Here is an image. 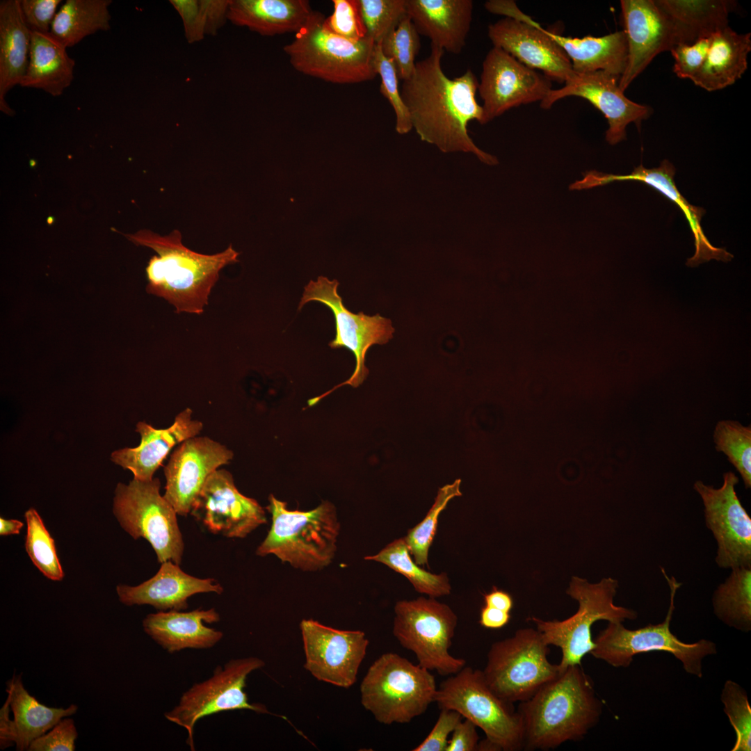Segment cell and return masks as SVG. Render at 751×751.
I'll return each mask as SVG.
<instances>
[{
    "label": "cell",
    "instance_id": "6da1fadb",
    "mask_svg": "<svg viewBox=\"0 0 751 751\" xmlns=\"http://www.w3.org/2000/svg\"><path fill=\"white\" fill-rule=\"evenodd\" d=\"M444 52L431 45L430 54L417 62L412 76L403 81L401 95L412 129L421 140L442 152H469L487 165H496L497 159L478 147L468 134L470 121H483V108L476 99L477 78L467 70L449 79L442 67Z\"/></svg>",
    "mask_w": 751,
    "mask_h": 751
},
{
    "label": "cell",
    "instance_id": "7a4b0ae2",
    "mask_svg": "<svg viewBox=\"0 0 751 751\" xmlns=\"http://www.w3.org/2000/svg\"><path fill=\"white\" fill-rule=\"evenodd\" d=\"M126 236L157 253L150 258L145 269L146 291L166 300L177 313L202 314L220 270L239 261V253L232 245L214 255L190 250L182 243L178 230L163 236L148 230Z\"/></svg>",
    "mask_w": 751,
    "mask_h": 751
},
{
    "label": "cell",
    "instance_id": "3957f363",
    "mask_svg": "<svg viewBox=\"0 0 751 751\" xmlns=\"http://www.w3.org/2000/svg\"><path fill=\"white\" fill-rule=\"evenodd\" d=\"M524 748L549 750L583 738L599 721L602 704L581 665H570L519 702Z\"/></svg>",
    "mask_w": 751,
    "mask_h": 751
},
{
    "label": "cell",
    "instance_id": "277c9868",
    "mask_svg": "<svg viewBox=\"0 0 751 751\" xmlns=\"http://www.w3.org/2000/svg\"><path fill=\"white\" fill-rule=\"evenodd\" d=\"M268 499L266 509L272 524L256 554H273L303 571H317L329 565L337 551L340 531L333 504L326 501L312 510H291L286 502L273 494Z\"/></svg>",
    "mask_w": 751,
    "mask_h": 751
},
{
    "label": "cell",
    "instance_id": "5b68a950",
    "mask_svg": "<svg viewBox=\"0 0 751 751\" xmlns=\"http://www.w3.org/2000/svg\"><path fill=\"white\" fill-rule=\"evenodd\" d=\"M325 17L314 11L294 39L283 47L293 67L305 75L337 84L373 79L376 43L370 37L349 40L324 26Z\"/></svg>",
    "mask_w": 751,
    "mask_h": 751
},
{
    "label": "cell",
    "instance_id": "8992f818",
    "mask_svg": "<svg viewBox=\"0 0 751 751\" xmlns=\"http://www.w3.org/2000/svg\"><path fill=\"white\" fill-rule=\"evenodd\" d=\"M437 690L429 670L389 652L369 667L360 684L361 703L380 723H407L435 702Z\"/></svg>",
    "mask_w": 751,
    "mask_h": 751
},
{
    "label": "cell",
    "instance_id": "52a82bcc",
    "mask_svg": "<svg viewBox=\"0 0 751 751\" xmlns=\"http://www.w3.org/2000/svg\"><path fill=\"white\" fill-rule=\"evenodd\" d=\"M617 586V581L611 578L590 583L574 576L567 593L579 603L576 613L562 621L529 618L548 645L560 649L562 658L558 665L561 672L570 665H581L583 658L593 649L591 627L595 622H622L637 617L633 610L614 604Z\"/></svg>",
    "mask_w": 751,
    "mask_h": 751
},
{
    "label": "cell",
    "instance_id": "ba28073f",
    "mask_svg": "<svg viewBox=\"0 0 751 751\" xmlns=\"http://www.w3.org/2000/svg\"><path fill=\"white\" fill-rule=\"evenodd\" d=\"M435 702L441 709L454 710L481 728L499 750L524 748L520 713L489 687L482 670L464 667L450 675L437 688Z\"/></svg>",
    "mask_w": 751,
    "mask_h": 751
},
{
    "label": "cell",
    "instance_id": "9c48e42d",
    "mask_svg": "<svg viewBox=\"0 0 751 751\" xmlns=\"http://www.w3.org/2000/svg\"><path fill=\"white\" fill-rule=\"evenodd\" d=\"M670 591V601L665 620L657 624L631 630L622 622H608V626L594 640L595 647L590 653L615 668L630 665L635 655L652 651H663L673 654L683 665L685 671L702 677V661L717 652L716 644L706 639L693 643L681 641L670 629L675 597L681 583L675 577H669L661 569Z\"/></svg>",
    "mask_w": 751,
    "mask_h": 751
},
{
    "label": "cell",
    "instance_id": "30bf717a",
    "mask_svg": "<svg viewBox=\"0 0 751 751\" xmlns=\"http://www.w3.org/2000/svg\"><path fill=\"white\" fill-rule=\"evenodd\" d=\"M549 645L538 630H517L491 645L483 677L503 700L512 704L526 701L561 672L558 664L549 661Z\"/></svg>",
    "mask_w": 751,
    "mask_h": 751
},
{
    "label": "cell",
    "instance_id": "8fae6325",
    "mask_svg": "<svg viewBox=\"0 0 751 751\" xmlns=\"http://www.w3.org/2000/svg\"><path fill=\"white\" fill-rule=\"evenodd\" d=\"M159 478L129 484L118 483L113 499V514L121 527L134 539H145L160 563L180 565L184 549L177 512L160 494Z\"/></svg>",
    "mask_w": 751,
    "mask_h": 751
},
{
    "label": "cell",
    "instance_id": "7c38bea8",
    "mask_svg": "<svg viewBox=\"0 0 751 751\" xmlns=\"http://www.w3.org/2000/svg\"><path fill=\"white\" fill-rule=\"evenodd\" d=\"M394 613V636L415 654L419 665L442 676L454 675L465 667V659L449 652L458 619L448 605L421 597L398 601Z\"/></svg>",
    "mask_w": 751,
    "mask_h": 751
},
{
    "label": "cell",
    "instance_id": "4fadbf2b",
    "mask_svg": "<svg viewBox=\"0 0 751 751\" xmlns=\"http://www.w3.org/2000/svg\"><path fill=\"white\" fill-rule=\"evenodd\" d=\"M264 665L263 660L255 656L232 659L223 667L218 665L210 678L184 693L178 704L164 716L186 730V743L195 750L194 727L202 718L241 709L271 714L264 704L249 702L244 691L248 676Z\"/></svg>",
    "mask_w": 751,
    "mask_h": 751
},
{
    "label": "cell",
    "instance_id": "5bb4252c",
    "mask_svg": "<svg viewBox=\"0 0 751 751\" xmlns=\"http://www.w3.org/2000/svg\"><path fill=\"white\" fill-rule=\"evenodd\" d=\"M485 7L492 13L506 16L488 26V37L494 47L527 67L541 70L551 81L563 83L574 75L572 63L562 48L515 1L491 0Z\"/></svg>",
    "mask_w": 751,
    "mask_h": 751
},
{
    "label": "cell",
    "instance_id": "9a60e30c",
    "mask_svg": "<svg viewBox=\"0 0 751 751\" xmlns=\"http://www.w3.org/2000/svg\"><path fill=\"white\" fill-rule=\"evenodd\" d=\"M339 284L337 280H330L323 276L318 277L316 281L311 280L305 287L298 309L300 310L310 301L320 302L331 309L335 318L336 336L328 345L332 348L344 347L352 351L355 357V368L347 380L309 400L310 405L342 385L357 387L361 385L369 373L364 363L369 348L375 344H387L393 338L395 331L391 320L378 314L368 316L362 312L353 314L347 309L337 293Z\"/></svg>",
    "mask_w": 751,
    "mask_h": 751
},
{
    "label": "cell",
    "instance_id": "2e32d148",
    "mask_svg": "<svg viewBox=\"0 0 751 751\" xmlns=\"http://www.w3.org/2000/svg\"><path fill=\"white\" fill-rule=\"evenodd\" d=\"M721 487L696 481L693 489L704 506L706 526L718 544L716 562L722 568L751 567V519L736 492V474L727 471Z\"/></svg>",
    "mask_w": 751,
    "mask_h": 751
},
{
    "label": "cell",
    "instance_id": "e0dca14e",
    "mask_svg": "<svg viewBox=\"0 0 751 751\" xmlns=\"http://www.w3.org/2000/svg\"><path fill=\"white\" fill-rule=\"evenodd\" d=\"M305 668L319 681L348 688L357 680L369 640L362 631L340 630L312 619L300 624Z\"/></svg>",
    "mask_w": 751,
    "mask_h": 751
},
{
    "label": "cell",
    "instance_id": "ac0fdd59",
    "mask_svg": "<svg viewBox=\"0 0 751 751\" xmlns=\"http://www.w3.org/2000/svg\"><path fill=\"white\" fill-rule=\"evenodd\" d=\"M551 80L496 47L487 54L478 90L485 124L522 104L542 102L551 89Z\"/></svg>",
    "mask_w": 751,
    "mask_h": 751
},
{
    "label": "cell",
    "instance_id": "d6986e66",
    "mask_svg": "<svg viewBox=\"0 0 751 751\" xmlns=\"http://www.w3.org/2000/svg\"><path fill=\"white\" fill-rule=\"evenodd\" d=\"M191 514L211 533L229 538H243L267 523L264 508L240 493L232 475L224 469L208 477Z\"/></svg>",
    "mask_w": 751,
    "mask_h": 751
},
{
    "label": "cell",
    "instance_id": "ffe728a7",
    "mask_svg": "<svg viewBox=\"0 0 751 751\" xmlns=\"http://www.w3.org/2000/svg\"><path fill=\"white\" fill-rule=\"evenodd\" d=\"M619 79L604 71L577 74L560 88L551 89L540 106L549 109L560 99L576 96L588 100L599 110L608 121L606 140L615 145L626 138V128L631 122L638 127L652 112V108L628 99L618 86Z\"/></svg>",
    "mask_w": 751,
    "mask_h": 751
},
{
    "label": "cell",
    "instance_id": "44dd1931",
    "mask_svg": "<svg viewBox=\"0 0 751 751\" xmlns=\"http://www.w3.org/2000/svg\"><path fill=\"white\" fill-rule=\"evenodd\" d=\"M232 458L231 450L207 437H193L179 444L164 467L163 495L177 515L191 513L208 477Z\"/></svg>",
    "mask_w": 751,
    "mask_h": 751
},
{
    "label": "cell",
    "instance_id": "7402d4cb",
    "mask_svg": "<svg viewBox=\"0 0 751 751\" xmlns=\"http://www.w3.org/2000/svg\"><path fill=\"white\" fill-rule=\"evenodd\" d=\"M627 62L618 81L623 92L659 54L677 44L673 24L653 0L620 1Z\"/></svg>",
    "mask_w": 751,
    "mask_h": 751
},
{
    "label": "cell",
    "instance_id": "603a6c76",
    "mask_svg": "<svg viewBox=\"0 0 751 751\" xmlns=\"http://www.w3.org/2000/svg\"><path fill=\"white\" fill-rule=\"evenodd\" d=\"M675 168L667 159L663 160L660 165L654 168H646L642 165L627 175L604 174L590 171L584 177L570 186L571 189H583L604 185L615 181L635 180L650 185L678 206L687 219L692 231L695 252L694 255L688 259L686 265L694 267L701 263L712 259L722 261H729L733 255L724 248L712 245L705 236L700 225L702 217L705 211L700 207L691 204L677 189L674 176Z\"/></svg>",
    "mask_w": 751,
    "mask_h": 751
},
{
    "label": "cell",
    "instance_id": "cb8c5ba5",
    "mask_svg": "<svg viewBox=\"0 0 751 751\" xmlns=\"http://www.w3.org/2000/svg\"><path fill=\"white\" fill-rule=\"evenodd\" d=\"M116 592L124 605H150L159 611H166L185 610L192 595L204 592L220 595L223 588L214 579L191 576L179 565L168 560L161 563L151 579L136 586L118 585Z\"/></svg>",
    "mask_w": 751,
    "mask_h": 751
},
{
    "label": "cell",
    "instance_id": "d4e9b609",
    "mask_svg": "<svg viewBox=\"0 0 751 751\" xmlns=\"http://www.w3.org/2000/svg\"><path fill=\"white\" fill-rule=\"evenodd\" d=\"M192 413L190 408H186L175 417L172 425L165 429H156L144 421L138 422L136 431L140 435V444L135 448L113 451L112 461L131 471L135 479L152 480L175 445L196 437L202 430V423L193 419Z\"/></svg>",
    "mask_w": 751,
    "mask_h": 751
},
{
    "label": "cell",
    "instance_id": "484cf974",
    "mask_svg": "<svg viewBox=\"0 0 751 751\" xmlns=\"http://www.w3.org/2000/svg\"><path fill=\"white\" fill-rule=\"evenodd\" d=\"M473 8L471 0H406L407 14L419 34L454 54L465 45Z\"/></svg>",
    "mask_w": 751,
    "mask_h": 751
},
{
    "label": "cell",
    "instance_id": "4316f807",
    "mask_svg": "<svg viewBox=\"0 0 751 751\" xmlns=\"http://www.w3.org/2000/svg\"><path fill=\"white\" fill-rule=\"evenodd\" d=\"M219 620L220 615L213 608L188 612L171 610L147 615L143 627L157 644L174 653L184 649L213 647L223 638V633L204 623Z\"/></svg>",
    "mask_w": 751,
    "mask_h": 751
},
{
    "label": "cell",
    "instance_id": "83f0119b",
    "mask_svg": "<svg viewBox=\"0 0 751 751\" xmlns=\"http://www.w3.org/2000/svg\"><path fill=\"white\" fill-rule=\"evenodd\" d=\"M31 31L26 25L19 0L0 2V110L13 115L6 94L21 84L29 61Z\"/></svg>",
    "mask_w": 751,
    "mask_h": 751
},
{
    "label": "cell",
    "instance_id": "f1b7e54d",
    "mask_svg": "<svg viewBox=\"0 0 751 751\" xmlns=\"http://www.w3.org/2000/svg\"><path fill=\"white\" fill-rule=\"evenodd\" d=\"M313 12L307 0H229L227 18L260 35L296 33Z\"/></svg>",
    "mask_w": 751,
    "mask_h": 751
},
{
    "label": "cell",
    "instance_id": "f546056e",
    "mask_svg": "<svg viewBox=\"0 0 751 751\" xmlns=\"http://www.w3.org/2000/svg\"><path fill=\"white\" fill-rule=\"evenodd\" d=\"M751 51L750 33L739 34L726 26L711 35L707 56L691 81L711 92L734 84L745 72Z\"/></svg>",
    "mask_w": 751,
    "mask_h": 751
},
{
    "label": "cell",
    "instance_id": "4dcf8cb0",
    "mask_svg": "<svg viewBox=\"0 0 751 751\" xmlns=\"http://www.w3.org/2000/svg\"><path fill=\"white\" fill-rule=\"evenodd\" d=\"M570 58L577 74L606 72L618 79L627 62V40L625 32L615 31L601 37L582 38L562 36L543 28Z\"/></svg>",
    "mask_w": 751,
    "mask_h": 751
},
{
    "label": "cell",
    "instance_id": "1f68e13d",
    "mask_svg": "<svg viewBox=\"0 0 751 751\" xmlns=\"http://www.w3.org/2000/svg\"><path fill=\"white\" fill-rule=\"evenodd\" d=\"M74 65L67 47L50 33L32 32L29 65L20 86L58 97L71 85Z\"/></svg>",
    "mask_w": 751,
    "mask_h": 751
},
{
    "label": "cell",
    "instance_id": "d6a6232c",
    "mask_svg": "<svg viewBox=\"0 0 751 751\" xmlns=\"http://www.w3.org/2000/svg\"><path fill=\"white\" fill-rule=\"evenodd\" d=\"M672 22L677 44L691 45L728 26L736 2L727 0H656Z\"/></svg>",
    "mask_w": 751,
    "mask_h": 751
},
{
    "label": "cell",
    "instance_id": "836d02e7",
    "mask_svg": "<svg viewBox=\"0 0 751 751\" xmlns=\"http://www.w3.org/2000/svg\"><path fill=\"white\" fill-rule=\"evenodd\" d=\"M6 692L14 716L17 750H28L33 741L78 710L76 704L64 709L49 707L39 702L25 688L20 675H14L8 681Z\"/></svg>",
    "mask_w": 751,
    "mask_h": 751
},
{
    "label": "cell",
    "instance_id": "e575fe53",
    "mask_svg": "<svg viewBox=\"0 0 751 751\" xmlns=\"http://www.w3.org/2000/svg\"><path fill=\"white\" fill-rule=\"evenodd\" d=\"M111 0H67L59 8L50 33L67 48L99 31L110 29Z\"/></svg>",
    "mask_w": 751,
    "mask_h": 751
},
{
    "label": "cell",
    "instance_id": "d590c367",
    "mask_svg": "<svg viewBox=\"0 0 751 751\" xmlns=\"http://www.w3.org/2000/svg\"><path fill=\"white\" fill-rule=\"evenodd\" d=\"M715 615L727 625L742 631L751 629V567L732 569L713 595Z\"/></svg>",
    "mask_w": 751,
    "mask_h": 751
},
{
    "label": "cell",
    "instance_id": "8d00e7d4",
    "mask_svg": "<svg viewBox=\"0 0 751 751\" xmlns=\"http://www.w3.org/2000/svg\"><path fill=\"white\" fill-rule=\"evenodd\" d=\"M364 559L381 563L400 573L410 581L418 592L430 597H442L451 592L446 574H435L419 567L410 557L404 538L394 540L378 554L366 556Z\"/></svg>",
    "mask_w": 751,
    "mask_h": 751
},
{
    "label": "cell",
    "instance_id": "74e56055",
    "mask_svg": "<svg viewBox=\"0 0 751 751\" xmlns=\"http://www.w3.org/2000/svg\"><path fill=\"white\" fill-rule=\"evenodd\" d=\"M713 440L716 451L726 455L743 479L751 487V426L736 420L724 419L716 424Z\"/></svg>",
    "mask_w": 751,
    "mask_h": 751
},
{
    "label": "cell",
    "instance_id": "f35d334b",
    "mask_svg": "<svg viewBox=\"0 0 751 751\" xmlns=\"http://www.w3.org/2000/svg\"><path fill=\"white\" fill-rule=\"evenodd\" d=\"M26 522L25 549L33 565L50 580L60 581L64 573L56 554L54 540L34 508L24 514Z\"/></svg>",
    "mask_w": 751,
    "mask_h": 751
},
{
    "label": "cell",
    "instance_id": "ab89813d",
    "mask_svg": "<svg viewBox=\"0 0 751 751\" xmlns=\"http://www.w3.org/2000/svg\"><path fill=\"white\" fill-rule=\"evenodd\" d=\"M460 479L439 489L435 502L424 519L410 529L404 537L410 554L418 565H428V551L435 538L438 518L453 498L462 496Z\"/></svg>",
    "mask_w": 751,
    "mask_h": 751
},
{
    "label": "cell",
    "instance_id": "60d3db41",
    "mask_svg": "<svg viewBox=\"0 0 751 751\" xmlns=\"http://www.w3.org/2000/svg\"><path fill=\"white\" fill-rule=\"evenodd\" d=\"M229 1L171 0L181 16L188 42L203 38L204 33H214L227 18Z\"/></svg>",
    "mask_w": 751,
    "mask_h": 751
},
{
    "label": "cell",
    "instance_id": "b9f144b4",
    "mask_svg": "<svg viewBox=\"0 0 751 751\" xmlns=\"http://www.w3.org/2000/svg\"><path fill=\"white\" fill-rule=\"evenodd\" d=\"M380 45L383 54L394 62L398 79H409L414 72L421 43L419 34L407 14Z\"/></svg>",
    "mask_w": 751,
    "mask_h": 751
},
{
    "label": "cell",
    "instance_id": "7bdbcfd3",
    "mask_svg": "<svg viewBox=\"0 0 751 751\" xmlns=\"http://www.w3.org/2000/svg\"><path fill=\"white\" fill-rule=\"evenodd\" d=\"M366 33L380 43L407 15L406 0H357Z\"/></svg>",
    "mask_w": 751,
    "mask_h": 751
},
{
    "label": "cell",
    "instance_id": "ee69618b",
    "mask_svg": "<svg viewBox=\"0 0 751 751\" xmlns=\"http://www.w3.org/2000/svg\"><path fill=\"white\" fill-rule=\"evenodd\" d=\"M720 699L724 711L736 732L732 751L751 750V708L745 691L737 683L727 680Z\"/></svg>",
    "mask_w": 751,
    "mask_h": 751
},
{
    "label": "cell",
    "instance_id": "f6af8a7d",
    "mask_svg": "<svg viewBox=\"0 0 751 751\" xmlns=\"http://www.w3.org/2000/svg\"><path fill=\"white\" fill-rule=\"evenodd\" d=\"M374 67L381 79L380 91L391 105L396 115V130L400 134L410 131L412 125L408 110L398 88V77L394 62L382 53L380 43L376 44Z\"/></svg>",
    "mask_w": 751,
    "mask_h": 751
},
{
    "label": "cell",
    "instance_id": "bcb514c9",
    "mask_svg": "<svg viewBox=\"0 0 751 751\" xmlns=\"http://www.w3.org/2000/svg\"><path fill=\"white\" fill-rule=\"evenodd\" d=\"M332 3L334 11L323 22L327 29L353 40L367 35L357 0H333Z\"/></svg>",
    "mask_w": 751,
    "mask_h": 751
},
{
    "label": "cell",
    "instance_id": "7dc6e473",
    "mask_svg": "<svg viewBox=\"0 0 751 751\" xmlns=\"http://www.w3.org/2000/svg\"><path fill=\"white\" fill-rule=\"evenodd\" d=\"M711 35L691 45L677 44L670 49L675 60L673 71L677 76L691 80L696 74L707 56Z\"/></svg>",
    "mask_w": 751,
    "mask_h": 751
},
{
    "label": "cell",
    "instance_id": "c3c4849f",
    "mask_svg": "<svg viewBox=\"0 0 751 751\" xmlns=\"http://www.w3.org/2000/svg\"><path fill=\"white\" fill-rule=\"evenodd\" d=\"M78 733L72 718L61 719L48 732L30 744L29 751H73Z\"/></svg>",
    "mask_w": 751,
    "mask_h": 751
},
{
    "label": "cell",
    "instance_id": "681fc988",
    "mask_svg": "<svg viewBox=\"0 0 751 751\" xmlns=\"http://www.w3.org/2000/svg\"><path fill=\"white\" fill-rule=\"evenodd\" d=\"M61 0H19L24 21L31 31L50 33Z\"/></svg>",
    "mask_w": 751,
    "mask_h": 751
},
{
    "label": "cell",
    "instance_id": "f907efd6",
    "mask_svg": "<svg viewBox=\"0 0 751 751\" xmlns=\"http://www.w3.org/2000/svg\"><path fill=\"white\" fill-rule=\"evenodd\" d=\"M462 716L450 709H441L439 716L426 738L413 751H446L448 737L462 720Z\"/></svg>",
    "mask_w": 751,
    "mask_h": 751
},
{
    "label": "cell",
    "instance_id": "816d5d0a",
    "mask_svg": "<svg viewBox=\"0 0 751 751\" xmlns=\"http://www.w3.org/2000/svg\"><path fill=\"white\" fill-rule=\"evenodd\" d=\"M478 739L476 726L467 719L461 720L452 732L446 751L477 750Z\"/></svg>",
    "mask_w": 751,
    "mask_h": 751
},
{
    "label": "cell",
    "instance_id": "f5cc1de1",
    "mask_svg": "<svg viewBox=\"0 0 751 751\" xmlns=\"http://www.w3.org/2000/svg\"><path fill=\"white\" fill-rule=\"evenodd\" d=\"M11 710L9 698L7 697L0 710V748L4 750L15 742L14 720L10 718Z\"/></svg>",
    "mask_w": 751,
    "mask_h": 751
},
{
    "label": "cell",
    "instance_id": "db71d44e",
    "mask_svg": "<svg viewBox=\"0 0 751 751\" xmlns=\"http://www.w3.org/2000/svg\"><path fill=\"white\" fill-rule=\"evenodd\" d=\"M510 620V614L494 607L484 605L481 610L480 624L487 629H501Z\"/></svg>",
    "mask_w": 751,
    "mask_h": 751
},
{
    "label": "cell",
    "instance_id": "11a10c76",
    "mask_svg": "<svg viewBox=\"0 0 751 751\" xmlns=\"http://www.w3.org/2000/svg\"><path fill=\"white\" fill-rule=\"evenodd\" d=\"M485 605L494 607L506 612H510L514 602L512 596L507 592L493 586L488 593L483 595Z\"/></svg>",
    "mask_w": 751,
    "mask_h": 751
},
{
    "label": "cell",
    "instance_id": "9f6ffc18",
    "mask_svg": "<svg viewBox=\"0 0 751 751\" xmlns=\"http://www.w3.org/2000/svg\"><path fill=\"white\" fill-rule=\"evenodd\" d=\"M24 524L17 519H6L0 518V535H10L19 534Z\"/></svg>",
    "mask_w": 751,
    "mask_h": 751
}]
</instances>
